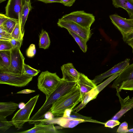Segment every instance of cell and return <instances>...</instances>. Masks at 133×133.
<instances>
[{"instance_id": "6da1fadb", "label": "cell", "mask_w": 133, "mask_h": 133, "mask_svg": "<svg viewBox=\"0 0 133 133\" xmlns=\"http://www.w3.org/2000/svg\"><path fill=\"white\" fill-rule=\"evenodd\" d=\"M77 85L76 81H68L62 78L59 85L48 96L45 102L37 112L30 119V122L35 123L44 119L45 114L49 111L53 103Z\"/></svg>"}, {"instance_id": "7a4b0ae2", "label": "cell", "mask_w": 133, "mask_h": 133, "mask_svg": "<svg viewBox=\"0 0 133 133\" xmlns=\"http://www.w3.org/2000/svg\"><path fill=\"white\" fill-rule=\"evenodd\" d=\"M82 101L81 93L77 85L54 102L49 111L54 116H63L66 109L73 110Z\"/></svg>"}, {"instance_id": "3957f363", "label": "cell", "mask_w": 133, "mask_h": 133, "mask_svg": "<svg viewBox=\"0 0 133 133\" xmlns=\"http://www.w3.org/2000/svg\"><path fill=\"white\" fill-rule=\"evenodd\" d=\"M61 80L56 73L48 71L42 72L38 78V89L48 96L55 89Z\"/></svg>"}, {"instance_id": "277c9868", "label": "cell", "mask_w": 133, "mask_h": 133, "mask_svg": "<svg viewBox=\"0 0 133 133\" xmlns=\"http://www.w3.org/2000/svg\"><path fill=\"white\" fill-rule=\"evenodd\" d=\"M39 95L38 94L31 98L25 104L24 107L20 109L15 114L9 122L18 130L22 128L26 122H29L30 117L38 101Z\"/></svg>"}, {"instance_id": "5b68a950", "label": "cell", "mask_w": 133, "mask_h": 133, "mask_svg": "<svg viewBox=\"0 0 133 133\" xmlns=\"http://www.w3.org/2000/svg\"><path fill=\"white\" fill-rule=\"evenodd\" d=\"M33 77L23 74L0 71V84L21 87L27 85Z\"/></svg>"}, {"instance_id": "8992f818", "label": "cell", "mask_w": 133, "mask_h": 133, "mask_svg": "<svg viewBox=\"0 0 133 133\" xmlns=\"http://www.w3.org/2000/svg\"><path fill=\"white\" fill-rule=\"evenodd\" d=\"M60 19L74 22L88 30H90L91 25L95 20V17L92 14L82 10L71 12Z\"/></svg>"}, {"instance_id": "52a82bcc", "label": "cell", "mask_w": 133, "mask_h": 133, "mask_svg": "<svg viewBox=\"0 0 133 133\" xmlns=\"http://www.w3.org/2000/svg\"><path fill=\"white\" fill-rule=\"evenodd\" d=\"M18 47H15L11 50V61L7 72L22 74L25 58Z\"/></svg>"}, {"instance_id": "ba28073f", "label": "cell", "mask_w": 133, "mask_h": 133, "mask_svg": "<svg viewBox=\"0 0 133 133\" xmlns=\"http://www.w3.org/2000/svg\"><path fill=\"white\" fill-rule=\"evenodd\" d=\"M58 25L82 37L87 42L90 37L91 34L90 30H88L72 21L59 19Z\"/></svg>"}, {"instance_id": "9c48e42d", "label": "cell", "mask_w": 133, "mask_h": 133, "mask_svg": "<svg viewBox=\"0 0 133 133\" xmlns=\"http://www.w3.org/2000/svg\"><path fill=\"white\" fill-rule=\"evenodd\" d=\"M133 82V63L128 65L120 73L112 84L111 87L120 92L122 89Z\"/></svg>"}, {"instance_id": "30bf717a", "label": "cell", "mask_w": 133, "mask_h": 133, "mask_svg": "<svg viewBox=\"0 0 133 133\" xmlns=\"http://www.w3.org/2000/svg\"><path fill=\"white\" fill-rule=\"evenodd\" d=\"M110 18L112 23L121 33L123 39H124L133 30L132 19H128L116 14L111 15Z\"/></svg>"}, {"instance_id": "8fae6325", "label": "cell", "mask_w": 133, "mask_h": 133, "mask_svg": "<svg viewBox=\"0 0 133 133\" xmlns=\"http://www.w3.org/2000/svg\"><path fill=\"white\" fill-rule=\"evenodd\" d=\"M87 122L82 119H70L63 117L53 118L51 119H43L38 121L36 124L39 123L43 124H57L65 128H73L79 124Z\"/></svg>"}, {"instance_id": "7c38bea8", "label": "cell", "mask_w": 133, "mask_h": 133, "mask_svg": "<svg viewBox=\"0 0 133 133\" xmlns=\"http://www.w3.org/2000/svg\"><path fill=\"white\" fill-rule=\"evenodd\" d=\"M22 0H8L5 7V15L8 17L18 19L20 27L23 7Z\"/></svg>"}, {"instance_id": "4fadbf2b", "label": "cell", "mask_w": 133, "mask_h": 133, "mask_svg": "<svg viewBox=\"0 0 133 133\" xmlns=\"http://www.w3.org/2000/svg\"><path fill=\"white\" fill-rule=\"evenodd\" d=\"M130 59L127 58L124 61L115 65L110 69L105 72L96 76L92 80L96 85L102 82L106 78L111 76L113 74L123 70L129 64Z\"/></svg>"}, {"instance_id": "5bb4252c", "label": "cell", "mask_w": 133, "mask_h": 133, "mask_svg": "<svg viewBox=\"0 0 133 133\" xmlns=\"http://www.w3.org/2000/svg\"><path fill=\"white\" fill-rule=\"evenodd\" d=\"M81 93L82 99L87 93L97 86L92 81L84 74L80 73L78 79L76 81Z\"/></svg>"}, {"instance_id": "9a60e30c", "label": "cell", "mask_w": 133, "mask_h": 133, "mask_svg": "<svg viewBox=\"0 0 133 133\" xmlns=\"http://www.w3.org/2000/svg\"><path fill=\"white\" fill-rule=\"evenodd\" d=\"M33 128L25 131L17 132L19 133H58L61 132L57 130L54 124H48L39 123L35 124Z\"/></svg>"}, {"instance_id": "2e32d148", "label": "cell", "mask_w": 133, "mask_h": 133, "mask_svg": "<svg viewBox=\"0 0 133 133\" xmlns=\"http://www.w3.org/2000/svg\"><path fill=\"white\" fill-rule=\"evenodd\" d=\"M62 79L68 81H77L80 73L75 69L72 63H68L63 64L61 68Z\"/></svg>"}, {"instance_id": "e0dca14e", "label": "cell", "mask_w": 133, "mask_h": 133, "mask_svg": "<svg viewBox=\"0 0 133 133\" xmlns=\"http://www.w3.org/2000/svg\"><path fill=\"white\" fill-rule=\"evenodd\" d=\"M117 91L116 95L119 97L121 108L112 118V119L115 120L119 119L125 113L133 108V97L130 98L128 96L125 99H123L120 96L119 92L118 91Z\"/></svg>"}, {"instance_id": "ac0fdd59", "label": "cell", "mask_w": 133, "mask_h": 133, "mask_svg": "<svg viewBox=\"0 0 133 133\" xmlns=\"http://www.w3.org/2000/svg\"><path fill=\"white\" fill-rule=\"evenodd\" d=\"M18 104L13 102L0 103V116L6 117L11 115L17 109Z\"/></svg>"}, {"instance_id": "d6986e66", "label": "cell", "mask_w": 133, "mask_h": 133, "mask_svg": "<svg viewBox=\"0 0 133 133\" xmlns=\"http://www.w3.org/2000/svg\"><path fill=\"white\" fill-rule=\"evenodd\" d=\"M99 92L96 87L92 89L84 95L82 99L81 103L74 108L72 110H76V112H78L84 108L90 101L96 98Z\"/></svg>"}, {"instance_id": "ffe728a7", "label": "cell", "mask_w": 133, "mask_h": 133, "mask_svg": "<svg viewBox=\"0 0 133 133\" xmlns=\"http://www.w3.org/2000/svg\"><path fill=\"white\" fill-rule=\"evenodd\" d=\"M116 8H121L127 12L130 19L133 18V0H112Z\"/></svg>"}, {"instance_id": "44dd1931", "label": "cell", "mask_w": 133, "mask_h": 133, "mask_svg": "<svg viewBox=\"0 0 133 133\" xmlns=\"http://www.w3.org/2000/svg\"><path fill=\"white\" fill-rule=\"evenodd\" d=\"M11 61L10 50L0 51V71L7 72Z\"/></svg>"}, {"instance_id": "7402d4cb", "label": "cell", "mask_w": 133, "mask_h": 133, "mask_svg": "<svg viewBox=\"0 0 133 133\" xmlns=\"http://www.w3.org/2000/svg\"><path fill=\"white\" fill-rule=\"evenodd\" d=\"M31 9V3L26 2L23 5L22 11L21 22L20 28L22 36L24 32V27L30 11Z\"/></svg>"}, {"instance_id": "603a6c76", "label": "cell", "mask_w": 133, "mask_h": 133, "mask_svg": "<svg viewBox=\"0 0 133 133\" xmlns=\"http://www.w3.org/2000/svg\"><path fill=\"white\" fill-rule=\"evenodd\" d=\"M50 44V41L48 33L42 29L39 36V48L46 49L49 48Z\"/></svg>"}, {"instance_id": "cb8c5ba5", "label": "cell", "mask_w": 133, "mask_h": 133, "mask_svg": "<svg viewBox=\"0 0 133 133\" xmlns=\"http://www.w3.org/2000/svg\"><path fill=\"white\" fill-rule=\"evenodd\" d=\"M66 118L70 119H82L86 121L87 122L95 123L104 125L105 124L104 123L92 119L91 117L83 116L77 113V112L74 111L73 110L72 111L70 116Z\"/></svg>"}, {"instance_id": "d4e9b609", "label": "cell", "mask_w": 133, "mask_h": 133, "mask_svg": "<svg viewBox=\"0 0 133 133\" xmlns=\"http://www.w3.org/2000/svg\"><path fill=\"white\" fill-rule=\"evenodd\" d=\"M68 31L69 34L73 37L81 49L84 52H86L87 49V42L82 37L68 30Z\"/></svg>"}, {"instance_id": "484cf974", "label": "cell", "mask_w": 133, "mask_h": 133, "mask_svg": "<svg viewBox=\"0 0 133 133\" xmlns=\"http://www.w3.org/2000/svg\"><path fill=\"white\" fill-rule=\"evenodd\" d=\"M18 22L19 20L18 19L8 17L3 23L2 26L7 32L11 34L16 24Z\"/></svg>"}, {"instance_id": "4316f807", "label": "cell", "mask_w": 133, "mask_h": 133, "mask_svg": "<svg viewBox=\"0 0 133 133\" xmlns=\"http://www.w3.org/2000/svg\"><path fill=\"white\" fill-rule=\"evenodd\" d=\"M12 38L22 42L23 39L19 24L18 23L11 34Z\"/></svg>"}, {"instance_id": "83f0119b", "label": "cell", "mask_w": 133, "mask_h": 133, "mask_svg": "<svg viewBox=\"0 0 133 133\" xmlns=\"http://www.w3.org/2000/svg\"><path fill=\"white\" fill-rule=\"evenodd\" d=\"M40 71V70L34 69L24 63L22 74L33 77L37 75Z\"/></svg>"}, {"instance_id": "f1b7e54d", "label": "cell", "mask_w": 133, "mask_h": 133, "mask_svg": "<svg viewBox=\"0 0 133 133\" xmlns=\"http://www.w3.org/2000/svg\"><path fill=\"white\" fill-rule=\"evenodd\" d=\"M121 71H120L111 76L108 78L99 85L97 86L96 88L99 92L101 91L106 86L115 79L116 78L119 76Z\"/></svg>"}, {"instance_id": "f546056e", "label": "cell", "mask_w": 133, "mask_h": 133, "mask_svg": "<svg viewBox=\"0 0 133 133\" xmlns=\"http://www.w3.org/2000/svg\"><path fill=\"white\" fill-rule=\"evenodd\" d=\"M6 117L0 116V132H4L13 125L8 121Z\"/></svg>"}, {"instance_id": "4dcf8cb0", "label": "cell", "mask_w": 133, "mask_h": 133, "mask_svg": "<svg viewBox=\"0 0 133 133\" xmlns=\"http://www.w3.org/2000/svg\"><path fill=\"white\" fill-rule=\"evenodd\" d=\"M12 38L11 34L7 32L2 26H0V40L10 41Z\"/></svg>"}, {"instance_id": "1f68e13d", "label": "cell", "mask_w": 133, "mask_h": 133, "mask_svg": "<svg viewBox=\"0 0 133 133\" xmlns=\"http://www.w3.org/2000/svg\"><path fill=\"white\" fill-rule=\"evenodd\" d=\"M13 48L9 41L0 40V51L10 50Z\"/></svg>"}, {"instance_id": "d6a6232c", "label": "cell", "mask_w": 133, "mask_h": 133, "mask_svg": "<svg viewBox=\"0 0 133 133\" xmlns=\"http://www.w3.org/2000/svg\"><path fill=\"white\" fill-rule=\"evenodd\" d=\"M36 52L35 45L34 44H31L26 50V55L28 57L31 58L35 55Z\"/></svg>"}, {"instance_id": "836d02e7", "label": "cell", "mask_w": 133, "mask_h": 133, "mask_svg": "<svg viewBox=\"0 0 133 133\" xmlns=\"http://www.w3.org/2000/svg\"><path fill=\"white\" fill-rule=\"evenodd\" d=\"M120 124V122L118 121L111 119L108 121L104 125L105 127L112 128Z\"/></svg>"}, {"instance_id": "e575fe53", "label": "cell", "mask_w": 133, "mask_h": 133, "mask_svg": "<svg viewBox=\"0 0 133 133\" xmlns=\"http://www.w3.org/2000/svg\"><path fill=\"white\" fill-rule=\"evenodd\" d=\"M128 124L126 122L122 123L119 126L117 131V132L119 133H125L128 132Z\"/></svg>"}, {"instance_id": "d590c367", "label": "cell", "mask_w": 133, "mask_h": 133, "mask_svg": "<svg viewBox=\"0 0 133 133\" xmlns=\"http://www.w3.org/2000/svg\"><path fill=\"white\" fill-rule=\"evenodd\" d=\"M13 47H17L20 48L22 45V42L18 40L13 38L9 41Z\"/></svg>"}, {"instance_id": "8d00e7d4", "label": "cell", "mask_w": 133, "mask_h": 133, "mask_svg": "<svg viewBox=\"0 0 133 133\" xmlns=\"http://www.w3.org/2000/svg\"><path fill=\"white\" fill-rule=\"evenodd\" d=\"M61 3L65 6H70L75 3L76 0H61Z\"/></svg>"}, {"instance_id": "74e56055", "label": "cell", "mask_w": 133, "mask_h": 133, "mask_svg": "<svg viewBox=\"0 0 133 133\" xmlns=\"http://www.w3.org/2000/svg\"><path fill=\"white\" fill-rule=\"evenodd\" d=\"M5 15L1 13L0 14V26L2 25L3 23L8 18Z\"/></svg>"}, {"instance_id": "f35d334b", "label": "cell", "mask_w": 133, "mask_h": 133, "mask_svg": "<svg viewBox=\"0 0 133 133\" xmlns=\"http://www.w3.org/2000/svg\"><path fill=\"white\" fill-rule=\"evenodd\" d=\"M54 116L50 111H49L44 115V119H50L53 118Z\"/></svg>"}, {"instance_id": "ab89813d", "label": "cell", "mask_w": 133, "mask_h": 133, "mask_svg": "<svg viewBox=\"0 0 133 133\" xmlns=\"http://www.w3.org/2000/svg\"><path fill=\"white\" fill-rule=\"evenodd\" d=\"M122 90L133 91V82L128 84L123 88L122 89Z\"/></svg>"}, {"instance_id": "60d3db41", "label": "cell", "mask_w": 133, "mask_h": 133, "mask_svg": "<svg viewBox=\"0 0 133 133\" xmlns=\"http://www.w3.org/2000/svg\"><path fill=\"white\" fill-rule=\"evenodd\" d=\"M35 90L28 89H24L17 92V94H28L34 92Z\"/></svg>"}, {"instance_id": "b9f144b4", "label": "cell", "mask_w": 133, "mask_h": 133, "mask_svg": "<svg viewBox=\"0 0 133 133\" xmlns=\"http://www.w3.org/2000/svg\"><path fill=\"white\" fill-rule=\"evenodd\" d=\"M72 110L70 109H66L65 110L62 116L65 117H69L70 115Z\"/></svg>"}, {"instance_id": "7bdbcfd3", "label": "cell", "mask_w": 133, "mask_h": 133, "mask_svg": "<svg viewBox=\"0 0 133 133\" xmlns=\"http://www.w3.org/2000/svg\"><path fill=\"white\" fill-rule=\"evenodd\" d=\"M45 3H52L55 2L61 3V0H37Z\"/></svg>"}, {"instance_id": "ee69618b", "label": "cell", "mask_w": 133, "mask_h": 133, "mask_svg": "<svg viewBox=\"0 0 133 133\" xmlns=\"http://www.w3.org/2000/svg\"><path fill=\"white\" fill-rule=\"evenodd\" d=\"M133 38V30L124 39H123L124 41L126 42L128 40Z\"/></svg>"}, {"instance_id": "f6af8a7d", "label": "cell", "mask_w": 133, "mask_h": 133, "mask_svg": "<svg viewBox=\"0 0 133 133\" xmlns=\"http://www.w3.org/2000/svg\"><path fill=\"white\" fill-rule=\"evenodd\" d=\"M126 42L132 48L133 52V38L128 40Z\"/></svg>"}, {"instance_id": "bcb514c9", "label": "cell", "mask_w": 133, "mask_h": 133, "mask_svg": "<svg viewBox=\"0 0 133 133\" xmlns=\"http://www.w3.org/2000/svg\"><path fill=\"white\" fill-rule=\"evenodd\" d=\"M25 104L23 102L20 103L18 104V107L20 109H22L24 108L25 105Z\"/></svg>"}, {"instance_id": "7dc6e473", "label": "cell", "mask_w": 133, "mask_h": 133, "mask_svg": "<svg viewBox=\"0 0 133 133\" xmlns=\"http://www.w3.org/2000/svg\"><path fill=\"white\" fill-rule=\"evenodd\" d=\"M23 5L24 4L25 2H26L30 3V0H22Z\"/></svg>"}, {"instance_id": "c3c4849f", "label": "cell", "mask_w": 133, "mask_h": 133, "mask_svg": "<svg viewBox=\"0 0 133 133\" xmlns=\"http://www.w3.org/2000/svg\"><path fill=\"white\" fill-rule=\"evenodd\" d=\"M133 132V128L131 129H128V132Z\"/></svg>"}, {"instance_id": "681fc988", "label": "cell", "mask_w": 133, "mask_h": 133, "mask_svg": "<svg viewBox=\"0 0 133 133\" xmlns=\"http://www.w3.org/2000/svg\"><path fill=\"white\" fill-rule=\"evenodd\" d=\"M5 0H0V3H1L2 2L4 1Z\"/></svg>"}, {"instance_id": "f907efd6", "label": "cell", "mask_w": 133, "mask_h": 133, "mask_svg": "<svg viewBox=\"0 0 133 133\" xmlns=\"http://www.w3.org/2000/svg\"><path fill=\"white\" fill-rule=\"evenodd\" d=\"M132 19V21H133V18Z\"/></svg>"}]
</instances>
